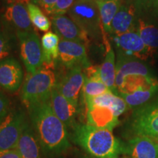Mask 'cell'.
I'll return each mask as SVG.
<instances>
[{
  "instance_id": "6da1fadb",
  "label": "cell",
  "mask_w": 158,
  "mask_h": 158,
  "mask_svg": "<svg viewBox=\"0 0 158 158\" xmlns=\"http://www.w3.org/2000/svg\"><path fill=\"white\" fill-rule=\"evenodd\" d=\"M28 111L43 153L56 156L70 147L68 128L55 114L51 100L34 105Z\"/></svg>"
},
{
  "instance_id": "7a4b0ae2",
  "label": "cell",
  "mask_w": 158,
  "mask_h": 158,
  "mask_svg": "<svg viewBox=\"0 0 158 158\" xmlns=\"http://www.w3.org/2000/svg\"><path fill=\"white\" fill-rule=\"evenodd\" d=\"M73 131L75 142L92 157L114 158L122 152L123 146L111 130L78 124Z\"/></svg>"
},
{
  "instance_id": "3957f363",
  "label": "cell",
  "mask_w": 158,
  "mask_h": 158,
  "mask_svg": "<svg viewBox=\"0 0 158 158\" xmlns=\"http://www.w3.org/2000/svg\"><path fill=\"white\" fill-rule=\"evenodd\" d=\"M56 78L51 69L42 67L26 77L21 98L27 108L34 105L51 100L52 90L56 86Z\"/></svg>"
},
{
  "instance_id": "277c9868",
  "label": "cell",
  "mask_w": 158,
  "mask_h": 158,
  "mask_svg": "<svg viewBox=\"0 0 158 158\" xmlns=\"http://www.w3.org/2000/svg\"><path fill=\"white\" fill-rule=\"evenodd\" d=\"M68 15L88 36L93 38H98L100 36L102 25L96 1L76 0L68 11Z\"/></svg>"
},
{
  "instance_id": "5b68a950",
  "label": "cell",
  "mask_w": 158,
  "mask_h": 158,
  "mask_svg": "<svg viewBox=\"0 0 158 158\" xmlns=\"http://www.w3.org/2000/svg\"><path fill=\"white\" fill-rule=\"evenodd\" d=\"M16 33L23 64L29 73H34L42 68L44 62L42 45L39 37L33 31H18Z\"/></svg>"
},
{
  "instance_id": "8992f818",
  "label": "cell",
  "mask_w": 158,
  "mask_h": 158,
  "mask_svg": "<svg viewBox=\"0 0 158 158\" xmlns=\"http://www.w3.org/2000/svg\"><path fill=\"white\" fill-rule=\"evenodd\" d=\"M27 119L22 110H12L0 122V150L15 149Z\"/></svg>"
},
{
  "instance_id": "52a82bcc",
  "label": "cell",
  "mask_w": 158,
  "mask_h": 158,
  "mask_svg": "<svg viewBox=\"0 0 158 158\" xmlns=\"http://www.w3.org/2000/svg\"><path fill=\"white\" fill-rule=\"evenodd\" d=\"M129 127L135 135L158 138V102L136 110L130 118Z\"/></svg>"
},
{
  "instance_id": "ba28073f",
  "label": "cell",
  "mask_w": 158,
  "mask_h": 158,
  "mask_svg": "<svg viewBox=\"0 0 158 158\" xmlns=\"http://www.w3.org/2000/svg\"><path fill=\"white\" fill-rule=\"evenodd\" d=\"M112 38L119 51L118 54L124 56L146 61L152 58L155 52V50L148 47L143 43L136 31L113 35Z\"/></svg>"
},
{
  "instance_id": "9c48e42d",
  "label": "cell",
  "mask_w": 158,
  "mask_h": 158,
  "mask_svg": "<svg viewBox=\"0 0 158 158\" xmlns=\"http://www.w3.org/2000/svg\"><path fill=\"white\" fill-rule=\"evenodd\" d=\"M61 64L68 69H84L90 65L86 46L81 43L60 40L59 44V58Z\"/></svg>"
},
{
  "instance_id": "30bf717a",
  "label": "cell",
  "mask_w": 158,
  "mask_h": 158,
  "mask_svg": "<svg viewBox=\"0 0 158 158\" xmlns=\"http://www.w3.org/2000/svg\"><path fill=\"white\" fill-rule=\"evenodd\" d=\"M85 81L83 69H68L64 76L56 80V88L71 102L78 106V100Z\"/></svg>"
},
{
  "instance_id": "8fae6325",
  "label": "cell",
  "mask_w": 158,
  "mask_h": 158,
  "mask_svg": "<svg viewBox=\"0 0 158 158\" xmlns=\"http://www.w3.org/2000/svg\"><path fill=\"white\" fill-rule=\"evenodd\" d=\"M51 24L60 40L81 43L85 46H87L89 43L88 35L69 16L53 15L51 16Z\"/></svg>"
},
{
  "instance_id": "7c38bea8",
  "label": "cell",
  "mask_w": 158,
  "mask_h": 158,
  "mask_svg": "<svg viewBox=\"0 0 158 158\" xmlns=\"http://www.w3.org/2000/svg\"><path fill=\"white\" fill-rule=\"evenodd\" d=\"M145 135H135L123 145L128 158H158V141Z\"/></svg>"
},
{
  "instance_id": "4fadbf2b",
  "label": "cell",
  "mask_w": 158,
  "mask_h": 158,
  "mask_svg": "<svg viewBox=\"0 0 158 158\" xmlns=\"http://www.w3.org/2000/svg\"><path fill=\"white\" fill-rule=\"evenodd\" d=\"M51 105L55 114L66 127L73 130L78 124L76 123V117L78 114V106L63 96L56 86L51 92Z\"/></svg>"
},
{
  "instance_id": "5bb4252c",
  "label": "cell",
  "mask_w": 158,
  "mask_h": 158,
  "mask_svg": "<svg viewBox=\"0 0 158 158\" xmlns=\"http://www.w3.org/2000/svg\"><path fill=\"white\" fill-rule=\"evenodd\" d=\"M138 12L134 3L123 4L114 16L111 23L112 35H120L136 31Z\"/></svg>"
},
{
  "instance_id": "9a60e30c",
  "label": "cell",
  "mask_w": 158,
  "mask_h": 158,
  "mask_svg": "<svg viewBox=\"0 0 158 158\" xmlns=\"http://www.w3.org/2000/svg\"><path fill=\"white\" fill-rule=\"evenodd\" d=\"M23 72L20 63L13 58L0 62V86L10 92H15L23 81Z\"/></svg>"
},
{
  "instance_id": "2e32d148",
  "label": "cell",
  "mask_w": 158,
  "mask_h": 158,
  "mask_svg": "<svg viewBox=\"0 0 158 158\" xmlns=\"http://www.w3.org/2000/svg\"><path fill=\"white\" fill-rule=\"evenodd\" d=\"M86 122L92 127L113 130L119 123L113 110L105 106H86Z\"/></svg>"
},
{
  "instance_id": "e0dca14e",
  "label": "cell",
  "mask_w": 158,
  "mask_h": 158,
  "mask_svg": "<svg viewBox=\"0 0 158 158\" xmlns=\"http://www.w3.org/2000/svg\"><path fill=\"white\" fill-rule=\"evenodd\" d=\"M116 69V90L121 85L122 80L125 76H129V75L151 76L147 65L141 62L139 59L134 58V57L124 56L121 54H118V55Z\"/></svg>"
},
{
  "instance_id": "ac0fdd59",
  "label": "cell",
  "mask_w": 158,
  "mask_h": 158,
  "mask_svg": "<svg viewBox=\"0 0 158 158\" xmlns=\"http://www.w3.org/2000/svg\"><path fill=\"white\" fill-rule=\"evenodd\" d=\"M15 149L21 158H41L40 143L31 124L27 121Z\"/></svg>"
},
{
  "instance_id": "d6986e66",
  "label": "cell",
  "mask_w": 158,
  "mask_h": 158,
  "mask_svg": "<svg viewBox=\"0 0 158 158\" xmlns=\"http://www.w3.org/2000/svg\"><path fill=\"white\" fill-rule=\"evenodd\" d=\"M4 18L11 27L17 29V31H32L28 10L23 3L15 2L7 6Z\"/></svg>"
},
{
  "instance_id": "ffe728a7",
  "label": "cell",
  "mask_w": 158,
  "mask_h": 158,
  "mask_svg": "<svg viewBox=\"0 0 158 158\" xmlns=\"http://www.w3.org/2000/svg\"><path fill=\"white\" fill-rule=\"evenodd\" d=\"M143 89H158L157 79L152 76L129 75L122 80L117 89V94H130Z\"/></svg>"
},
{
  "instance_id": "44dd1931",
  "label": "cell",
  "mask_w": 158,
  "mask_h": 158,
  "mask_svg": "<svg viewBox=\"0 0 158 158\" xmlns=\"http://www.w3.org/2000/svg\"><path fill=\"white\" fill-rule=\"evenodd\" d=\"M86 106H105L113 110L116 116H119L127 110L128 106L124 99L114 94L111 91L92 98L84 100Z\"/></svg>"
},
{
  "instance_id": "7402d4cb",
  "label": "cell",
  "mask_w": 158,
  "mask_h": 158,
  "mask_svg": "<svg viewBox=\"0 0 158 158\" xmlns=\"http://www.w3.org/2000/svg\"><path fill=\"white\" fill-rule=\"evenodd\" d=\"M107 51L105 59L102 64L100 66V79L108 89L117 94V90L116 86V69L115 64V54L114 50L108 43H106ZM118 95V94H117Z\"/></svg>"
},
{
  "instance_id": "603a6c76",
  "label": "cell",
  "mask_w": 158,
  "mask_h": 158,
  "mask_svg": "<svg viewBox=\"0 0 158 158\" xmlns=\"http://www.w3.org/2000/svg\"><path fill=\"white\" fill-rule=\"evenodd\" d=\"M60 38L56 33L52 31H47L43 35L41 40L43 65L46 68H54L56 61L59 58V44Z\"/></svg>"
},
{
  "instance_id": "cb8c5ba5",
  "label": "cell",
  "mask_w": 158,
  "mask_h": 158,
  "mask_svg": "<svg viewBox=\"0 0 158 158\" xmlns=\"http://www.w3.org/2000/svg\"><path fill=\"white\" fill-rule=\"evenodd\" d=\"M97 3L100 12L102 31L110 34L112 21L122 5V0H102Z\"/></svg>"
},
{
  "instance_id": "d4e9b609",
  "label": "cell",
  "mask_w": 158,
  "mask_h": 158,
  "mask_svg": "<svg viewBox=\"0 0 158 158\" xmlns=\"http://www.w3.org/2000/svg\"><path fill=\"white\" fill-rule=\"evenodd\" d=\"M136 31L143 43L153 50L158 48V28L138 18Z\"/></svg>"
},
{
  "instance_id": "484cf974",
  "label": "cell",
  "mask_w": 158,
  "mask_h": 158,
  "mask_svg": "<svg viewBox=\"0 0 158 158\" xmlns=\"http://www.w3.org/2000/svg\"><path fill=\"white\" fill-rule=\"evenodd\" d=\"M110 91L107 86L102 81L100 76L85 78L84 86L82 89L83 99L92 98L94 97L101 95Z\"/></svg>"
},
{
  "instance_id": "4316f807",
  "label": "cell",
  "mask_w": 158,
  "mask_h": 158,
  "mask_svg": "<svg viewBox=\"0 0 158 158\" xmlns=\"http://www.w3.org/2000/svg\"><path fill=\"white\" fill-rule=\"evenodd\" d=\"M27 7L33 27L41 31H48L51 28V21L42 10L31 2L27 4Z\"/></svg>"
},
{
  "instance_id": "83f0119b",
  "label": "cell",
  "mask_w": 158,
  "mask_h": 158,
  "mask_svg": "<svg viewBox=\"0 0 158 158\" xmlns=\"http://www.w3.org/2000/svg\"><path fill=\"white\" fill-rule=\"evenodd\" d=\"M158 92V89L138 90L130 94H118L127 103L128 108H135L146 103L152 97Z\"/></svg>"
},
{
  "instance_id": "f1b7e54d",
  "label": "cell",
  "mask_w": 158,
  "mask_h": 158,
  "mask_svg": "<svg viewBox=\"0 0 158 158\" xmlns=\"http://www.w3.org/2000/svg\"><path fill=\"white\" fill-rule=\"evenodd\" d=\"M76 0H57L55 5L49 12L48 15L51 16L53 15H64L68 13Z\"/></svg>"
},
{
  "instance_id": "f546056e",
  "label": "cell",
  "mask_w": 158,
  "mask_h": 158,
  "mask_svg": "<svg viewBox=\"0 0 158 158\" xmlns=\"http://www.w3.org/2000/svg\"><path fill=\"white\" fill-rule=\"evenodd\" d=\"M139 14L140 12L157 11L158 0H134L133 2Z\"/></svg>"
},
{
  "instance_id": "4dcf8cb0",
  "label": "cell",
  "mask_w": 158,
  "mask_h": 158,
  "mask_svg": "<svg viewBox=\"0 0 158 158\" xmlns=\"http://www.w3.org/2000/svg\"><path fill=\"white\" fill-rule=\"evenodd\" d=\"M10 44L9 39L2 32H0V62L4 60L10 54Z\"/></svg>"
},
{
  "instance_id": "1f68e13d",
  "label": "cell",
  "mask_w": 158,
  "mask_h": 158,
  "mask_svg": "<svg viewBox=\"0 0 158 158\" xmlns=\"http://www.w3.org/2000/svg\"><path fill=\"white\" fill-rule=\"evenodd\" d=\"M10 101L5 94L0 92V122L10 112Z\"/></svg>"
},
{
  "instance_id": "d6a6232c",
  "label": "cell",
  "mask_w": 158,
  "mask_h": 158,
  "mask_svg": "<svg viewBox=\"0 0 158 158\" xmlns=\"http://www.w3.org/2000/svg\"><path fill=\"white\" fill-rule=\"evenodd\" d=\"M57 0H31V3L35 5H38L44 10L47 15L55 5Z\"/></svg>"
},
{
  "instance_id": "836d02e7",
  "label": "cell",
  "mask_w": 158,
  "mask_h": 158,
  "mask_svg": "<svg viewBox=\"0 0 158 158\" xmlns=\"http://www.w3.org/2000/svg\"><path fill=\"white\" fill-rule=\"evenodd\" d=\"M0 158H21V155L16 149H13L6 151Z\"/></svg>"
},
{
  "instance_id": "e575fe53",
  "label": "cell",
  "mask_w": 158,
  "mask_h": 158,
  "mask_svg": "<svg viewBox=\"0 0 158 158\" xmlns=\"http://www.w3.org/2000/svg\"><path fill=\"white\" fill-rule=\"evenodd\" d=\"M15 2H21V3H23V4H28L29 3V1L28 0H15Z\"/></svg>"
},
{
  "instance_id": "d590c367",
  "label": "cell",
  "mask_w": 158,
  "mask_h": 158,
  "mask_svg": "<svg viewBox=\"0 0 158 158\" xmlns=\"http://www.w3.org/2000/svg\"><path fill=\"white\" fill-rule=\"evenodd\" d=\"M82 158H95V157H92V156H90V155H86L83 156Z\"/></svg>"
},
{
  "instance_id": "8d00e7d4",
  "label": "cell",
  "mask_w": 158,
  "mask_h": 158,
  "mask_svg": "<svg viewBox=\"0 0 158 158\" xmlns=\"http://www.w3.org/2000/svg\"><path fill=\"white\" fill-rule=\"evenodd\" d=\"M5 152H6V151H1V150H0V157H1V156Z\"/></svg>"
},
{
  "instance_id": "74e56055",
  "label": "cell",
  "mask_w": 158,
  "mask_h": 158,
  "mask_svg": "<svg viewBox=\"0 0 158 158\" xmlns=\"http://www.w3.org/2000/svg\"><path fill=\"white\" fill-rule=\"evenodd\" d=\"M94 1H96V2H98V1H102V0H94Z\"/></svg>"
},
{
  "instance_id": "f35d334b",
  "label": "cell",
  "mask_w": 158,
  "mask_h": 158,
  "mask_svg": "<svg viewBox=\"0 0 158 158\" xmlns=\"http://www.w3.org/2000/svg\"><path fill=\"white\" fill-rule=\"evenodd\" d=\"M156 12H157V13H158V7H157V11H156Z\"/></svg>"
},
{
  "instance_id": "ab89813d",
  "label": "cell",
  "mask_w": 158,
  "mask_h": 158,
  "mask_svg": "<svg viewBox=\"0 0 158 158\" xmlns=\"http://www.w3.org/2000/svg\"><path fill=\"white\" fill-rule=\"evenodd\" d=\"M126 1H127V2H128V1H130V0H126Z\"/></svg>"
},
{
  "instance_id": "60d3db41",
  "label": "cell",
  "mask_w": 158,
  "mask_h": 158,
  "mask_svg": "<svg viewBox=\"0 0 158 158\" xmlns=\"http://www.w3.org/2000/svg\"><path fill=\"white\" fill-rule=\"evenodd\" d=\"M114 158H117V157H114Z\"/></svg>"
},
{
  "instance_id": "b9f144b4",
  "label": "cell",
  "mask_w": 158,
  "mask_h": 158,
  "mask_svg": "<svg viewBox=\"0 0 158 158\" xmlns=\"http://www.w3.org/2000/svg\"><path fill=\"white\" fill-rule=\"evenodd\" d=\"M0 29H1V27H0Z\"/></svg>"
}]
</instances>
